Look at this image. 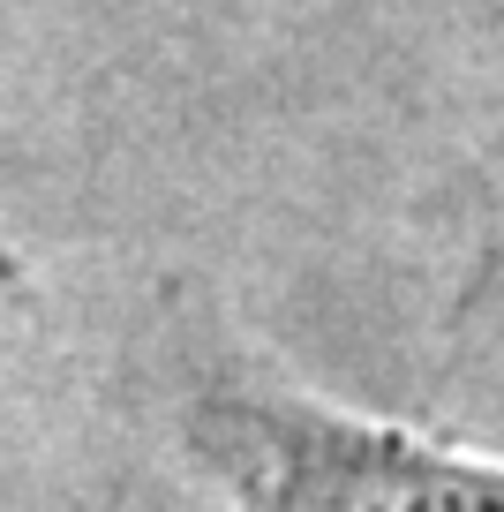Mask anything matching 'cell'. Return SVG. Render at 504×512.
I'll return each mask as SVG.
<instances>
[{
	"label": "cell",
	"instance_id": "obj_1",
	"mask_svg": "<svg viewBox=\"0 0 504 512\" xmlns=\"http://www.w3.org/2000/svg\"><path fill=\"white\" fill-rule=\"evenodd\" d=\"M181 437L234 512H504V460L286 377H211Z\"/></svg>",
	"mask_w": 504,
	"mask_h": 512
}]
</instances>
